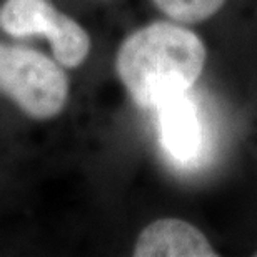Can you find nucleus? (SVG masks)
<instances>
[{"label":"nucleus","mask_w":257,"mask_h":257,"mask_svg":"<svg viewBox=\"0 0 257 257\" xmlns=\"http://www.w3.org/2000/svg\"><path fill=\"white\" fill-rule=\"evenodd\" d=\"M156 110L161 146L169 161L182 171L204 167L212 159L215 136L191 90L171 97Z\"/></svg>","instance_id":"20e7f679"},{"label":"nucleus","mask_w":257,"mask_h":257,"mask_svg":"<svg viewBox=\"0 0 257 257\" xmlns=\"http://www.w3.org/2000/svg\"><path fill=\"white\" fill-rule=\"evenodd\" d=\"M0 27L12 37L44 35L60 65L77 67L90 50V37L74 19L59 12L49 0H5Z\"/></svg>","instance_id":"7ed1b4c3"},{"label":"nucleus","mask_w":257,"mask_h":257,"mask_svg":"<svg viewBox=\"0 0 257 257\" xmlns=\"http://www.w3.org/2000/svg\"><path fill=\"white\" fill-rule=\"evenodd\" d=\"M255 255H257V252H255Z\"/></svg>","instance_id":"0eeeda50"},{"label":"nucleus","mask_w":257,"mask_h":257,"mask_svg":"<svg viewBox=\"0 0 257 257\" xmlns=\"http://www.w3.org/2000/svg\"><path fill=\"white\" fill-rule=\"evenodd\" d=\"M205 57L202 40L192 30L172 22H156L122 44L117 72L139 107L157 109L167 99L192 89Z\"/></svg>","instance_id":"f257e3e1"},{"label":"nucleus","mask_w":257,"mask_h":257,"mask_svg":"<svg viewBox=\"0 0 257 257\" xmlns=\"http://www.w3.org/2000/svg\"><path fill=\"white\" fill-rule=\"evenodd\" d=\"M225 0H154L164 14L176 22L195 24L217 14Z\"/></svg>","instance_id":"423d86ee"},{"label":"nucleus","mask_w":257,"mask_h":257,"mask_svg":"<svg viewBox=\"0 0 257 257\" xmlns=\"http://www.w3.org/2000/svg\"><path fill=\"white\" fill-rule=\"evenodd\" d=\"M0 92L34 119H50L64 109L69 80L47 55L0 42Z\"/></svg>","instance_id":"f03ea898"},{"label":"nucleus","mask_w":257,"mask_h":257,"mask_svg":"<svg viewBox=\"0 0 257 257\" xmlns=\"http://www.w3.org/2000/svg\"><path fill=\"white\" fill-rule=\"evenodd\" d=\"M137 257H214L207 237L186 220L161 219L142 230L134 247Z\"/></svg>","instance_id":"39448f33"}]
</instances>
